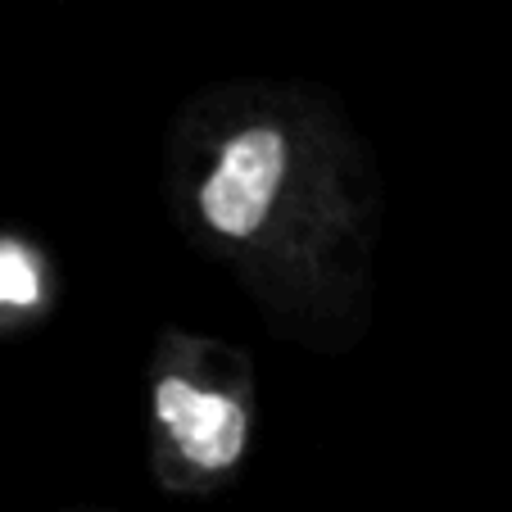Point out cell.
<instances>
[{"instance_id": "6da1fadb", "label": "cell", "mask_w": 512, "mask_h": 512, "mask_svg": "<svg viewBox=\"0 0 512 512\" xmlns=\"http://www.w3.org/2000/svg\"><path fill=\"white\" fill-rule=\"evenodd\" d=\"M286 150L277 132H245L227 145L218 173L204 186V218L227 236H250L268 218V204L277 195Z\"/></svg>"}, {"instance_id": "7a4b0ae2", "label": "cell", "mask_w": 512, "mask_h": 512, "mask_svg": "<svg viewBox=\"0 0 512 512\" xmlns=\"http://www.w3.org/2000/svg\"><path fill=\"white\" fill-rule=\"evenodd\" d=\"M177 449L200 467H227L245 445V413L223 395H200L186 381H164L155 399Z\"/></svg>"}, {"instance_id": "3957f363", "label": "cell", "mask_w": 512, "mask_h": 512, "mask_svg": "<svg viewBox=\"0 0 512 512\" xmlns=\"http://www.w3.org/2000/svg\"><path fill=\"white\" fill-rule=\"evenodd\" d=\"M41 281L32 259L19 250V245H0V304H37Z\"/></svg>"}]
</instances>
